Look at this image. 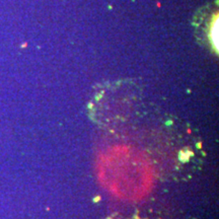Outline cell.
<instances>
[{"instance_id":"6da1fadb","label":"cell","mask_w":219,"mask_h":219,"mask_svg":"<svg viewBox=\"0 0 219 219\" xmlns=\"http://www.w3.org/2000/svg\"><path fill=\"white\" fill-rule=\"evenodd\" d=\"M111 219H172V217L167 213H162L161 211L155 212L154 210L145 208L136 209L135 211L133 210V212L128 214H118Z\"/></svg>"}]
</instances>
